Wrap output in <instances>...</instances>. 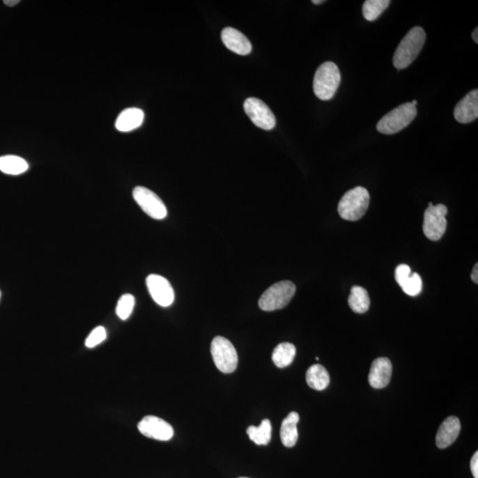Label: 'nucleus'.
<instances>
[{
  "mask_svg": "<svg viewBox=\"0 0 478 478\" xmlns=\"http://www.w3.org/2000/svg\"><path fill=\"white\" fill-rule=\"evenodd\" d=\"M341 75L334 62L327 61L317 68L314 78V91L321 100H330L338 91Z\"/></svg>",
  "mask_w": 478,
  "mask_h": 478,
  "instance_id": "7ed1b4c3",
  "label": "nucleus"
},
{
  "mask_svg": "<svg viewBox=\"0 0 478 478\" xmlns=\"http://www.w3.org/2000/svg\"><path fill=\"white\" fill-rule=\"evenodd\" d=\"M426 34L424 29L415 27L402 39L394 56V65L397 70H404L417 58L424 47Z\"/></svg>",
  "mask_w": 478,
  "mask_h": 478,
  "instance_id": "f257e3e1",
  "label": "nucleus"
},
{
  "mask_svg": "<svg viewBox=\"0 0 478 478\" xmlns=\"http://www.w3.org/2000/svg\"><path fill=\"white\" fill-rule=\"evenodd\" d=\"M472 38L476 44H478V29L476 28L472 33Z\"/></svg>",
  "mask_w": 478,
  "mask_h": 478,
  "instance_id": "7c9ffc66",
  "label": "nucleus"
},
{
  "mask_svg": "<svg viewBox=\"0 0 478 478\" xmlns=\"http://www.w3.org/2000/svg\"><path fill=\"white\" fill-rule=\"evenodd\" d=\"M146 286L153 300L163 307L171 306L175 300V291L165 277L152 274L146 278Z\"/></svg>",
  "mask_w": 478,
  "mask_h": 478,
  "instance_id": "9b49d317",
  "label": "nucleus"
},
{
  "mask_svg": "<svg viewBox=\"0 0 478 478\" xmlns=\"http://www.w3.org/2000/svg\"><path fill=\"white\" fill-rule=\"evenodd\" d=\"M239 478H249V477H239Z\"/></svg>",
  "mask_w": 478,
  "mask_h": 478,
  "instance_id": "f704fd0d",
  "label": "nucleus"
},
{
  "mask_svg": "<svg viewBox=\"0 0 478 478\" xmlns=\"http://www.w3.org/2000/svg\"><path fill=\"white\" fill-rule=\"evenodd\" d=\"M401 287L408 295L417 296L418 294L421 293L422 289V278L417 273H413Z\"/></svg>",
  "mask_w": 478,
  "mask_h": 478,
  "instance_id": "393cba45",
  "label": "nucleus"
},
{
  "mask_svg": "<svg viewBox=\"0 0 478 478\" xmlns=\"http://www.w3.org/2000/svg\"><path fill=\"white\" fill-rule=\"evenodd\" d=\"M295 284L291 281H281L268 288L259 300V307L266 312L284 309L295 294Z\"/></svg>",
  "mask_w": 478,
  "mask_h": 478,
  "instance_id": "39448f33",
  "label": "nucleus"
},
{
  "mask_svg": "<svg viewBox=\"0 0 478 478\" xmlns=\"http://www.w3.org/2000/svg\"><path fill=\"white\" fill-rule=\"evenodd\" d=\"M145 114L137 107L127 108L118 116L116 121V130L121 132H130L137 129L144 122Z\"/></svg>",
  "mask_w": 478,
  "mask_h": 478,
  "instance_id": "dca6fc26",
  "label": "nucleus"
},
{
  "mask_svg": "<svg viewBox=\"0 0 478 478\" xmlns=\"http://www.w3.org/2000/svg\"><path fill=\"white\" fill-rule=\"evenodd\" d=\"M348 304L353 312L366 313L371 306V299H369L368 291L362 286H353L348 298Z\"/></svg>",
  "mask_w": 478,
  "mask_h": 478,
  "instance_id": "6ab92c4d",
  "label": "nucleus"
},
{
  "mask_svg": "<svg viewBox=\"0 0 478 478\" xmlns=\"http://www.w3.org/2000/svg\"><path fill=\"white\" fill-rule=\"evenodd\" d=\"M244 109L255 126L265 130H271L276 127V117L263 100L257 98H249L245 101Z\"/></svg>",
  "mask_w": 478,
  "mask_h": 478,
  "instance_id": "1a4fd4ad",
  "label": "nucleus"
},
{
  "mask_svg": "<svg viewBox=\"0 0 478 478\" xmlns=\"http://www.w3.org/2000/svg\"><path fill=\"white\" fill-rule=\"evenodd\" d=\"M133 198L142 210L155 220H162L168 215L164 203L149 189L137 186L134 189Z\"/></svg>",
  "mask_w": 478,
  "mask_h": 478,
  "instance_id": "6e6552de",
  "label": "nucleus"
},
{
  "mask_svg": "<svg viewBox=\"0 0 478 478\" xmlns=\"http://www.w3.org/2000/svg\"><path fill=\"white\" fill-rule=\"evenodd\" d=\"M323 2V0H313L312 1L313 4L314 5H320L322 4V3Z\"/></svg>",
  "mask_w": 478,
  "mask_h": 478,
  "instance_id": "2f4dec72",
  "label": "nucleus"
},
{
  "mask_svg": "<svg viewBox=\"0 0 478 478\" xmlns=\"http://www.w3.org/2000/svg\"><path fill=\"white\" fill-rule=\"evenodd\" d=\"M135 307V298L132 294H124L118 300L116 307V314L121 320L125 321L133 312Z\"/></svg>",
  "mask_w": 478,
  "mask_h": 478,
  "instance_id": "b1692460",
  "label": "nucleus"
},
{
  "mask_svg": "<svg viewBox=\"0 0 478 478\" xmlns=\"http://www.w3.org/2000/svg\"><path fill=\"white\" fill-rule=\"evenodd\" d=\"M411 276V268L407 264H401L396 268L395 270V279L397 282L399 286H401L408 279L409 277Z\"/></svg>",
  "mask_w": 478,
  "mask_h": 478,
  "instance_id": "bb28decb",
  "label": "nucleus"
},
{
  "mask_svg": "<svg viewBox=\"0 0 478 478\" xmlns=\"http://www.w3.org/2000/svg\"><path fill=\"white\" fill-rule=\"evenodd\" d=\"M222 40L226 47L239 55H247L252 52V44L248 38L233 28H225L222 31Z\"/></svg>",
  "mask_w": 478,
  "mask_h": 478,
  "instance_id": "4468645a",
  "label": "nucleus"
},
{
  "mask_svg": "<svg viewBox=\"0 0 478 478\" xmlns=\"http://www.w3.org/2000/svg\"><path fill=\"white\" fill-rule=\"evenodd\" d=\"M411 103H412L413 105H414L415 107H417V100H414V101H413V102H411Z\"/></svg>",
  "mask_w": 478,
  "mask_h": 478,
  "instance_id": "473e14b6",
  "label": "nucleus"
},
{
  "mask_svg": "<svg viewBox=\"0 0 478 478\" xmlns=\"http://www.w3.org/2000/svg\"><path fill=\"white\" fill-rule=\"evenodd\" d=\"M454 118L461 123H470L478 117V91L468 93L454 108Z\"/></svg>",
  "mask_w": 478,
  "mask_h": 478,
  "instance_id": "f8f14e48",
  "label": "nucleus"
},
{
  "mask_svg": "<svg viewBox=\"0 0 478 478\" xmlns=\"http://www.w3.org/2000/svg\"><path fill=\"white\" fill-rule=\"evenodd\" d=\"M391 4L389 0H367L362 6V14L367 21L373 22L387 9Z\"/></svg>",
  "mask_w": 478,
  "mask_h": 478,
  "instance_id": "5701e85b",
  "label": "nucleus"
},
{
  "mask_svg": "<svg viewBox=\"0 0 478 478\" xmlns=\"http://www.w3.org/2000/svg\"><path fill=\"white\" fill-rule=\"evenodd\" d=\"M307 383L309 387L323 391L328 387L330 384V375L323 366L316 364L311 366L306 376Z\"/></svg>",
  "mask_w": 478,
  "mask_h": 478,
  "instance_id": "a211bd4d",
  "label": "nucleus"
},
{
  "mask_svg": "<svg viewBox=\"0 0 478 478\" xmlns=\"http://www.w3.org/2000/svg\"><path fill=\"white\" fill-rule=\"evenodd\" d=\"M300 421V415L297 412H291L282 422L280 437L284 447H293L296 445L299 433L297 424Z\"/></svg>",
  "mask_w": 478,
  "mask_h": 478,
  "instance_id": "f3484780",
  "label": "nucleus"
},
{
  "mask_svg": "<svg viewBox=\"0 0 478 478\" xmlns=\"http://www.w3.org/2000/svg\"><path fill=\"white\" fill-rule=\"evenodd\" d=\"M0 299H1V291H0Z\"/></svg>",
  "mask_w": 478,
  "mask_h": 478,
  "instance_id": "72a5a7b5",
  "label": "nucleus"
},
{
  "mask_svg": "<svg viewBox=\"0 0 478 478\" xmlns=\"http://www.w3.org/2000/svg\"><path fill=\"white\" fill-rule=\"evenodd\" d=\"M296 356V347L291 343H282L274 349L272 360L278 368H286L293 363Z\"/></svg>",
  "mask_w": 478,
  "mask_h": 478,
  "instance_id": "aec40b11",
  "label": "nucleus"
},
{
  "mask_svg": "<svg viewBox=\"0 0 478 478\" xmlns=\"http://www.w3.org/2000/svg\"><path fill=\"white\" fill-rule=\"evenodd\" d=\"M19 0H5L4 4L8 6H14L19 4Z\"/></svg>",
  "mask_w": 478,
  "mask_h": 478,
  "instance_id": "c756f323",
  "label": "nucleus"
},
{
  "mask_svg": "<svg viewBox=\"0 0 478 478\" xmlns=\"http://www.w3.org/2000/svg\"><path fill=\"white\" fill-rule=\"evenodd\" d=\"M247 433L250 440L258 445H266L271 440L272 426L268 419H264L260 426H250L247 430Z\"/></svg>",
  "mask_w": 478,
  "mask_h": 478,
  "instance_id": "4be33fe9",
  "label": "nucleus"
},
{
  "mask_svg": "<svg viewBox=\"0 0 478 478\" xmlns=\"http://www.w3.org/2000/svg\"><path fill=\"white\" fill-rule=\"evenodd\" d=\"M107 339V332L106 329L102 326L97 327L93 332H91L90 335L88 336L86 340H85V346L88 348H94L95 346H99L100 344L105 341Z\"/></svg>",
  "mask_w": 478,
  "mask_h": 478,
  "instance_id": "a878e982",
  "label": "nucleus"
},
{
  "mask_svg": "<svg viewBox=\"0 0 478 478\" xmlns=\"http://www.w3.org/2000/svg\"><path fill=\"white\" fill-rule=\"evenodd\" d=\"M471 279L475 284H478V264L476 263L473 268L472 273H471Z\"/></svg>",
  "mask_w": 478,
  "mask_h": 478,
  "instance_id": "c85d7f7f",
  "label": "nucleus"
},
{
  "mask_svg": "<svg viewBox=\"0 0 478 478\" xmlns=\"http://www.w3.org/2000/svg\"><path fill=\"white\" fill-rule=\"evenodd\" d=\"M447 208L443 204L433 206L431 202L424 212V233L431 241L440 240L447 231Z\"/></svg>",
  "mask_w": 478,
  "mask_h": 478,
  "instance_id": "0eeeda50",
  "label": "nucleus"
},
{
  "mask_svg": "<svg viewBox=\"0 0 478 478\" xmlns=\"http://www.w3.org/2000/svg\"><path fill=\"white\" fill-rule=\"evenodd\" d=\"M28 162L21 157L6 155L0 157V171L8 175L17 176L27 171Z\"/></svg>",
  "mask_w": 478,
  "mask_h": 478,
  "instance_id": "412c9836",
  "label": "nucleus"
},
{
  "mask_svg": "<svg viewBox=\"0 0 478 478\" xmlns=\"http://www.w3.org/2000/svg\"><path fill=\"white\" fill-rule=\"evenodd\" d=\"M392 372V362L389 359L385 357L376 359L369 374V385L376 389L386 387L391 380Z\"/></svg>",
  "mask_w": 478,
  "mask_h": 478,
  "instance_id": "ddd939ff",
  "label": "nucleus"
},
{
  "mask_svg": "<svg viewBox=\"0 0 478 478\" xmlns=\"http://www.w3.org/2000/svg\"><path fill=\"white\" fill-rule=\"evenodd\" d=\"M417 114V107L405 103L392 110L379 121L376 129L380 133L392 135L401 132L413 122Z\"/></svg>",
  "mask_w": 478,
  "mask_h": 478,
  "instance_id": "20e7f679",
  "label": "nucleus"
},
{
  "mask_svg": "<svg viewBox=\"0 0 478 478\" xmlns=\"http://www.w3.org/2000/svg\"><path fill=\"white\" fill-rule=\"evenodd\" d=\"M461 429V422L456 417H449L445 419L438 431L437 447L440 449L450 447L459 436Z\"/></svg>",
  "mask_w": 478,
  "mask_h": 478,
  "instance_id": "2eb2a0df",
  "label": "nucleus"
},
{
  "mask_svg": "<svg viewBox=\"0 0 478 478\" xmlns=\"http://www.w3.org/2000/svg\"><path fill=\"white\" fill-rule=\"evenodd\" d=\"M211 353L216 368L225 374H231L237 369L238 356L230 340L224 337H215L211 344Z\"/></svg>",
  "mask_w": 478,
  "mask_h": 478,
  "instance_id": "423d86ee",
  "label": "nucleus"
},
{
  "mask_svg": "<svg viewBox=\"0 0 478 478\" xmlns=\"http://www.w3.org/2000/svg\"><path fill=\"white\" fill-rule=\"evenodd\" d=\"M371 196L367 189L358 186L347 192L340 199L338 211L344 220L355 222L366 214Z\"/></svg>",
  "mask_w": 478,
  "mask_h": 478,
  "instance_id": "f03ea898",
  "label": "nucleus"
},
{
  "mask_svg": "<svg viewBox=\"0 0 478 478\" xmlns=\"http://www.w3.org/2000/svg\"><path fill=\"white\" fill-rule=\"evenodd\" d=\"M471 472L475 478H478V453L476 452L470 461Z\"/></svg>",
  "mask_w": 478,
  "mask_h": 478,
  "instance_id": "cd10ccee",
  "label": "nucleus"
},
{
  "mask_svg": "<svg viewBox=\"0 0 478 478\" xmlns=\"http://www.w3.org/2000/svg\"><path fill=\"white\" fill-rule=\"evenodd\" d=\"M137 429L144 436L160 441H168L174 436V429L163 419L147 415L139 422Z\"/></svg>",
  "mask_w": 478,
  "mask_h": 478,
  "instance_id": "9d476101",
  "label": "nucleus"
}]
</instances>
